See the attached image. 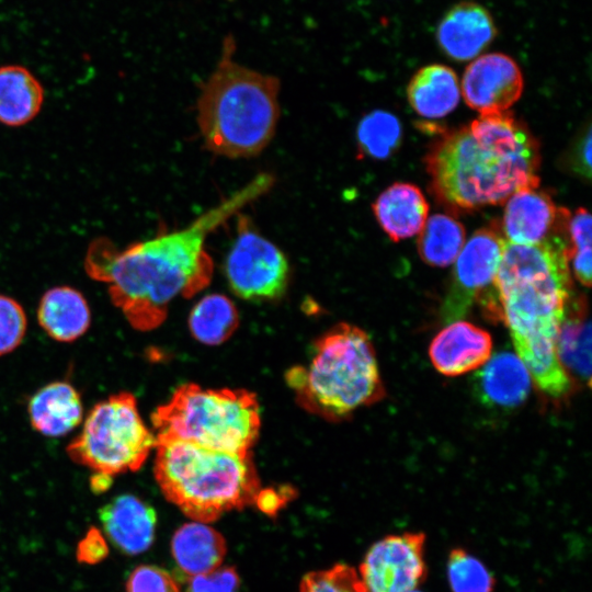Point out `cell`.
I'll return each instance as SVG.
<instances>
[{
	"mask_svg": "<svg viewBox=\"0 0 592 592\" xmlns=\"http://www.w3.org/2000/svg\"><path fill=\"white\" fill-rule=\"evenodd\" d=\"M274 182L271 173L261 172L187 226L174 230L161 227L153 237L123 249L109 239H94L84 269L91 278L107 284L113 304L132 327L155 329L166 319L174 298L192 297L209 284L214 263L206 250L207 237L266 194Z\"/></svg>",
	"mask_w": 592,
	"mask_h": 592,
	"instance_id": "6da1fadb",
	"label": "cell"
},
{
	"mask_svg": "<svg viewBox=\"0 0 592 592\" xmlns=\"http://www.w3.org/2000/svg\"><path fill=\"white\" fill-rule=\"evenodd\" d=\"M570 288L569 236L560 230L536 244L505 241L488 294L511 332L516 355L537 387L554 398L570 388L556 351Z\"/></svg>",
	"mask_w": 592,
	"mask_h": 592,
	"instance_id": "7a4b0ae2",
	"label": "cell"
},
{
	"mask_svg": "<svg viewBox=\"0 0 592 592\" xmlns=\"http://www.w3.org/2000/svg\"><path fill=\"white\" fill-rule=\"evenodd\" d=\"M539 146L508 111L480 114L440 137L425 157L431 190L447 208L469 212L539 186Z\"/></svg>",
	"mask_w": 592,
	"mask_h": 592,
	"instance_id": "3957f363",
	"label": "cell"
},
{
	"mask_svg": "<svg viewBox=\"0 0 592 592\" xmlns=\"http://www.w3.org/2000/svg\"><path fill=\"white\" fill-rule=\"evenodd\" d=\"M236 48L234 35L227 34L196 102L206 149L230 159L260 155L273 139L281 113L278 78L237 61Z\"/></svg>",
	"mask_w": 592,
	"mask_h": 592,
	"instance_id": "277c9868",
	"label": "cell"
},
{
	"mask_svg": "<svg viewBox=\"0 0 592 592\" xmlns=\"http://www.w3.org/2000/svg\"><path fill=\"white\" fill-rule=\"evenodd\" d=\"M155 448L153 473L163 496L195 522L253 504L262 490L251 454L181 441L159 442Z\"/></svg>",
	"mask_w": 592,
	"mask_h": 592,
	"instance_id": "5b68a950",
	"label": "cell"
},
{
	"mask_svg": "<svg viewBox=\"0 0 592 592\" xmlns=\"http://www.w3.org/2000/svg\"><path fill=\"white\" fill-rule=\"evenodd\" d=\"M287 380L305 405L327 417H345L385 395L369 337L345 322L322 334L308 366L294 368Z\"/></svg>",
	"mask_w": 592,
	"mask_h": 592,
	"instance_id": "8992f818",
	"label": "cell"
},
{
	"mask_svg": "<svg viewBox=\"0 0 592 592\" xmlns=\"http://www.w3.org/2000/svg\"><path fill=\"white\" fill-rule=\"evenodd\" d=\"M151 422L156 443L181 441L247 455L259 436L261 414L253 392L184 384L156 409Z\"/></svg>",
	"mask_w": 592,
	"mask_h": 592,
	"instance_id": "52a82bcc",
	"label": "cell"
},
{
	"mask_svg": "<svg viewBox=\"0 0 592 592\" xmlns=\"http://www.w3.org/2000/svg\"><path fill=\"white\" fill-rule=\"evenodd\" d=\"M155 444V435L141 419L136 397L122 391L93 406L81 432L66 451L75 463L94 474L113 477L138 470Z\"/></svg>",
	"mask_w": 592,
	"mask_h": 592,
	"instance_id": "ba28073f",
	"label": "cell"
},
{
	"mask_svg": "<svg viewBox=\"0 0 592 592\" xmlns=\"http://www.w3.org/2000/svg\"><path fill=\"white\" fill-rule=\"evenodd\" d=\"M236 224V237L225 262L231 291L248 300L278 298L289 280L286 255L257 230L249 217L239 213Z\"/></svg>",
	"mask_w": 592,
	"mask_h": 592,
	"instance_id": "9c48e42d",
	"label": "cell"
},
{
	"mask_svg": "<svg viewBox=\"0 0 592 592\" xmlns=\"http://www.w3.org/2000/svg\"><path fill=\"white\" fill-rule=\"evenodd\" d=\"M504 243L497 228H482L464 244L441 308L443 323L460 320L474 300L492 287Z\"/></svg>",
	"mask_w": 592,
	"mask_h": 592,
	"instance_id": "30bf717a",
	"label": "cell"
},
{
	"mask_svg": "<svg viewBox=\"0 0 592 592\" xmlns=\"http://www.w3.org/2000/svg\"><path fill=\"white\" fill-rule=\"evenodd\" d=\"M425 535L403 533L388 535L367 550L360 578L368 592H408L426 578Z\"/></svg>",
	"mask_w": 592,
	"mask_h": 592,
	"instance_id": "8fae6325",
	"label": "cell"
},
{
	"mask_svg": "<svg viewBox=\"0 0 592 592\" xmlns=\"http://www.w3.org/2000/svg\"><path fill=\"white\" fill-rule=\"evenodd\" d=\"M523 86V75L515 60L502 53H491L466 68L462 93L466 104L480 114L502 112L520 99Z\"/></svg>",
	"mask_w": 592,
	"mask_h": 592,
	"instance_id": "7c38bea8",
	"label": "cell"
},
{
	"mask_svg": "<svg viewBox=\"0 0 592 592\" xmlns=\"http://www.w3.org/2000/svg\"><path fill=\"white\" fill-rule=\"evenodd\" d=\"M570 214L557 207L551 197L538 187H528L505 202L502 231L505 241L536 244L568 226Z\"/></svg>",
	"mask_w": 592,
	"mask_h": 592,
	"instance_id": "4fadbf2b",
	"label": "cell"
},
{
	"mask_svg": "<svg viewBox=\"0 0 592 592\" xmlns=\"http://www.w3.org/2000/svg\"><path fill=\"white\" fill-rule=\"evenodd\" d=\"M492 339L482 328L464 320L447 323L431 341L434 368L449 377L481 367L491 356Z\"/></svg>",
	"mask_w": 592,
	"mask_h": 592,
	"instance_id": "5bb4252c",
	"label": "cell"
},
{
	"mask_svg": "<svg viewBox=\"0 0 592 592\" xmlns=\"http://www.w3.org/2000/svg\"><path fill=\"white\" fill-rule=\"evenodd\" d=\"M497 35L489 11L479 3L459 2L451 8L436 29V41L449 58L458 61L478 56Z\"/></svg>",
	"mask_w": 592,
	"mask_h": 592,
	"instance_id": "9a60e30c",
	"label": "cell"
},
{
	"mask_svg": "<svg viewBox=\"0 0 592 592\" xmlns=\"http://www.w3.org/2000/svg\"><path fill=\"white\" fill-rule=\"evenodd\" d=\"M99 517L110 540L126 555L140 554L155 540L157 514L138 497H115L100 510Z\"/></svg>",
	"mask_w": 592,
	"mask_h": 592,
	"instance_id": "2e32d148",
	"label": "cell"
},
{
	"mask_svg": "<svg viewBox=\"0 0 592 592\" xmlns=\"http://www.w3.org/2000/svg\"><path fill=\"white\" fill-rule=\"evenodd\" d=\"M478 399L488 407L513 409L521 406L531 390V376L521 358L509 351L490 357L474 379Z\"/></svg>",
	"mask_w": 592,
	"mask_h": 592,
	"instance_id": "e0dca14e",
	"label": "cell"
},
{
	"mask_svg": "<svg viewBox=\"0 0 592 592\" xmlns=\"http://www.w3.org/2000/svg\"><path fill=\"white\" fill-rule=\"evenodd\" d=\"M372 208L384 232L395 242L419 234L429 213V204L420 189L399 182L382 192Z\"/></svg>",
	"mask_w": 592,
	"mask_h": 592,
	"instance_id": "ac0fdd59",
	"label": "cell"
},
{
	"mask_svg": "<svg viewBox=\"0 0 592 592\" xmlns=\"http://www.w3.org/2000/svg\"><path fill=\"white\" fill-rule=\"evenodd\" d=\"M27 411L32 426L52 437L68 434L83 418L81 397L67 382H53L42 387L32 396Z\"/></svg>",
	"mask_w": 592,
	"mask_h": 592,
	"instance_id": "d6986e66",
	"label": "cell"
},
{
	"mask_svg": "<svg viewBox=\"0 0 592 592\" xmlns=\"http://www.w3.org/2000/svg\"><path fill=\"white\" fill-rule=\"evenodd\" d=\"M42 329L54 340L72 342L90 327L91 312L84 296L70 286H56L44 293L37 309Z\"/></svg>",
	"mask_w": 592,
	"mask_h": 592,
	"instance_id": "ffe728a7",
	"label": "cell"
},
{
	"mask_svg": "<svg viewBox=\"0 0 592 592\" xmlns=\"http://www.w3.org/2000/svg\"><path fill=\"white\" fill-rule=\"evenodd\" d=\"M226 550L223 535L202 522L183 524L171 540L173 559L182 576L187 579L219 568Z\"/></svg>",
	"mask_w": 592,
	"mask_h": 592,
	"instance_id": "44dd1931",
	"label": "cell"
},
{
	"mask_svg": "<svg viewBox=\"0 0 592 592\" xmlns=\"http://www.w3.org/2000/svg\"><path fill=\"white\" fill-rule=\"evenodd\" d=\"M408 101L422 117L441 118L458 104L460 88L456 72L441 64L420 68L407 88Z\"/></svg>",
	"mask_w": 592,
	"mask_h": 592,
	"instance_id": "7402d4cb",
	"label": "cell"
},
{
	"mask_svg": "<svg viewBox=\"0 0 592 592\" xmlns=\"http://www.w3.org/2000/svg\"><path fill=\"white\" fill-rule=\"evenodd\" d=\"M45 91L31 70L21 65L0 66V123L19 127L41 112Z\"/></svg>",
	"mask_w": 592,
	"mask_h": 592,
	"instance_id": "603a6c76",
	"label": "cell"
},
{
	"mask_svg": "<svg viewBox=\"0 0 592 592\" xmlns=\"http://www.w3.org/2000/svg\"><path fill=\"white\" fill-rule=\"evenodd\" d=\"M556 338L557 356L562 365L578 379L590 386L591 382V323L585 303L571 301Z\"/></svg>",
	"mask_w": 592,
	"mask_h": 592,
	"instance_id": "cb8c5ba5",
	"label": "cell"
},
{
	"mask_svg": "<svg viewBox=\"0 0 592 592\" xmlns=\"http://www.w3.org/2000/svg\"><path fill=\"white\" fill-rule=\"evenodd\" d=\"M464 244V226L444 214H435L428 218L417 241L420 258L428 265L437 267L454 263Z\"/></svg>",
	"mask_w": 592,
	"mask_h": 592,
	"instance_id": "d4e9b609",
	"label": "cell"
},
{
	"mask_svg": "<svg viewBox=\"0 0 592 592\" xmlns=\"http://www.w3.org/2000/svg\"><path fill=\"white\" fill-rule=\"evenodd\" d=\"M239 323L234 303L221 294L204 296L189 317L192 335L207 345H218L232 335Z\"/></svg>",
	"mask_w": 592,
	"mask_h": 592,
	"instance_id": "484cf974",
	"label": "cell"
},
{
	"mask_svg": "<svg viewBox=\"0 0 592 592\" xmlns=\"http://www.w3.org/2000/svg\"><path fill=\"white\" fill-rule=\"evenodd\" d=\"M402 129L391 113L376 110L365 115L357 125L358 152L373 159L388 158L399 146Z\"/></svg>",
	"mask_w": 592,
	"mask_h": 592,
	"instance_id": "4316f807",
	"label": "cell"
},
{
	"mask_svg": "<svg viewBox=\"0 0 592 592\" xmlns=\"http://www.w3.org/2000/svg\"><path fill=\"white\" fill-rule=\"evenodd\" d=\"M446 570L452 592H493V576L479 559L463 548L449 551Z\"/></svg>",
	"mask_w": 592,
	"mask_h": 592,
	"instance_id": "83f0119b",
	"label": "cell"
},
{
	"mask_svg": "<svg viewBox=\"0 0 592 592\" xmlns=\"http://www.w3.org/2000/svg\"><path fill=\"white\" fill-rule=\"evenodd\" d=\"M569 261L576 278L584 286L591 285V215L578 208L568 223Z\"/></svg>",
	"mask_w": 592,
	"mask_h": 592,
	"instance_id": "f1b7e54d",
	"label": "cell"
},
{
	"mask_svg": "<svg viewBox=\"0 0 592 592\" xmlns=\"http://www.w3.org/2000/svg\"><path fill=\"white\" fill-rule=\"evenodd\" d=\"M299 592H368L358 573L350 566L338 563L325 570L305 574Z\"/></svg>",
	"mask_w": 592,
	"mask_h": 592,
	"instance_id": "f546056e",
	"label": "cell"
},
{
	"mask_svg": "<svg viewBox=\"0 0 592 592\" xmlns=\"http://www.w3.org/2000/svg\"><path fill=\"white\" fill-rule=\"evenodd\" d=\"M26 323L25 311L19 301L0 294V356L11 353L21 344Z\"/></svg>",
	"mask_w": 592,
	"mask_h": 592,
	"instance_id": "4dcf8cb0",
	"label": "cell"
},
{
	"mask_svg": "<svg viewBox=\"0 0 592 592\" xmlns=\"http://www.w3.org/2000/svg\"><path fill=\"white\" fill-rule=\"evenodd\" d=\"M126 592H181V589L178 581L164 569L140 565L129 573Z\"/></svg>",
	"mask_w": 592,
	"mask_h": 592,
	"instance_id": "1f68e13d",
	"label": "cell"
},
{
	"mask_svg": "<svg viewBox=\"0 0 592 592\" xmlns=\"http://www.w3.org/2000/svg\"><path fill=\"white\" fill-rule=\"evenodd\" d=\"M240 578L234 567H219L216 570L187 579L183 592H239Z\"/></svg>",
	"mask_w": 592,
	"mask_h": 592,
	"instance_id": "d6a6232c",
	"label": "cell"
},
{
	"mask_svg": "<svg viewBox=\"0 0 592 592\" xmlns=\"http://www.w3.org/2000/svg\"><path fill=\"white\" fill-rule=\"evenodd\" d=\"M109 555V546L102 533L95 526H91L77 546V560L86 565H95L104 560Z\"/></svg>",
	"mask_w": 592,
	"mask_h": 592,
	"instance_id": "836d02e7",
	"label": "cell"
},
{
	"mask_svg": "<svg viewBox=\"0 0 592 592\" xmlns=\"http://www.w3.org/2000/svg\"><path fill=\"white\" fill-rule=\"evenodd\" d=\"M572 163L574 171L590 179L591 175V128L588 127L573 149Z\"/></svg>",
	"mask_w": 592,
	"mask_h": 592,
	"instance_id": "e575fe53",
	"label": "cell"
},
{
	"mask_svg": "<svg viewBox=\"0 0 592 592\" xmlns=\"http://www.w3.org/2000/svg\"><path fill=\"white\" fill-rule=\"evenodd\" d=\"M287 494L276 492L273 489H262L258 496L255 504L264 513L272 514L278 511V509L286 502Z\"/></svg>",
	"mask_w": 592,
	"mask_h": 592,
	"instance_id": "d590c367",
	"label": "cell"
},
{
	"mask_svg": "<svg viewBox=\"0 0 592 592\" xmlns=\"http://www.w3.org/2000/svg\"><path fill=\"white\" fill-rule=\"evenodd\" d=\"M111 478L112 477H109L105 475L94 474V476L91 479L92 490L95 492L105 491L111 485Z\"/></svg>",
	"mask_w": 592,
	"mask_h": 592,
	"instance_id": "8d00e7d4",
	"label": "cell"
},
{
	"mask_svg": "<svg viewBox=\"0 0 592 592\" xmlns=\"http://www.w3.org/2000/svg\"><path fill=\"white\" fill-rule=\"evenodd\" d=\"M408 592H420V591H418V590H411V591H408Z\"/></svg>",
	"mask_w": 592,
	"mask_h": 592,
	"instance_id": "74e56055",
	"label": "cell"
}]
</instances>
